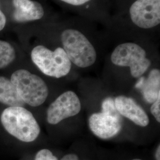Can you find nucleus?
<instances>
[{"mask_svg":"<svg viewBox=\"0 0 160 160\" xmlns=\"http://www.w3.org/2000/svg\"><path fill=\"white\" fill-rule=\"evenodd\" d=\"M0 120L6 131L24 142L34 141L40 134L39 123L24 107H8L2 111Z\"/></svg>","mask_w":160,"mask_h":160,"instance_id":"1","label":"nucleus"},{"mask_svg":"<svg viewBox=\"0 0 160 160\" xmlns=\"http://www.w3.org/2000/svg\"><path fill=\"white\" fill-rule=\"evenodd\" d=\"M63 50L71 63L80 68H87L95 63L97 53L84 34L76 29L63 30L61 35Z\"/></svg>","mask_w":160,"mask_h":160,"instance_id":"2","label":"nucleus"},{"mask_svg":"<svg viewBox=\"0 0 160 160\" xmlns=\"http://www.w3.org/2000/svg\"><path fill=\"white\" fill-rule=\"evenodd\" d=\"M10 80L25 104L38 107L46 101L49 89L38 75L26 69H18L12 73Z\"/></svg>","mask_w":160,"mask_h":160,"instance_id":"3","label":"nucleus"},{"mask_svg":"<svg viewBox=\"0 0 160 160\" xmlns=\"http://www.w3.org/2000/svg\"><path fill=\"white\" fill-rule=\"evenodd\" d=\"M33 62L44 74L59 78L68 74L72 63L62 48L51 51L46 47L38 45L31 52Z\"/></svg>","mask_w":160,"mask_h":160,"instance_id":"4","label":"nucleus"},{"mask_svg":"<svg viewBox=\"0 0 160 160\" xmlns=\"http://www.w3.org/2000/svg\"><path fill=\"white\" fill-rule=\"evenodd\" d=\"M110 58L115 65L129 67L132 76L134 78L142 77L151 65L145 49L133 42L118 45L112 52Z\"/></svg>","mask_w":160,"mask_h":160,"instance_id":"5","label":"nucleus"},{"mask_svg":"<svg viewBox=\"0 0 160 160\" xmlns=\"http://www.w3.org/2000/svg\"><path fill=\"white\" fill-rule=\"evenodd\" d=\"M129 15L138 28H155L160 23V0H137L129 8Z\"/></svg>","mask_w":160,"mask_h":160,"instance_id":"6","label":"nucleus"},{"mask_svg":"<svg viewBox=\"0 0 160 160\" xmlns=\"http://www.w3.org/2000/svg\"><path fill=\"white\" fill-rule=\"evenodd\" d=\"M81 109L78 96L72 91H67L51 104L47 110V121L49 124L57 125L62 120L78 114Z\"/></svg>","mask_w":160,"mask_h":160,"instance_id":"7","label":"nucleus"},{"mask_svg":"<svg viewBox=\"0 0 160 160\" xmlns=\"http://www.w3.org/2000/svg\"><path fill=\"white\" fill-rule=\"evenodd\" d=\"M122 117L118 111L102 112L92 114L89 118V127L97 137L107 139L116 135L122 129Z\"/></svg>","mask_w":160,"mask_h":160,"instance_id":"8","label":"nucleus"},{"mask_svg":"<svg viewBox=\"0 0 160 160\" xmlns=\"http://www.w3.org/2000/svg\"><path fill=\"white\" fill-rule=\"evenodd\" d=\"M114 104L119 113L141 127L148 125V116L137 102L131 98L119 96L114 100Z\"/></svg>","mask_w":160,"mask_h":160,"instance_id":"9","label":"nucleus"},{"mask_svg":"<svg viewBox=\"0 0 160 160\" xmlns=\"http://www.w3.org/2000/svg\"><path fill=\"white\" fill-rule=\"evenodd\" d=\"M14 12L12 18L17 23H26L40 20L44 16L41 4L32 0H12Z\"/></svg>","mask_w":160,"mask_h":160,"instance_id":"10","label":"nucleus"},{"mask_svg":"<svg viewBox=\"0 0 160 160\" xmlns=\"http://www.w3.org/2000/svg\"><path fill=\"white\" fill-rule=\"evenodd\" d=\"M135 87L140 88L145 100L149 103H153L160 98V71L153 69L149 73L148 77L139 78Z\"/></svg>","mask_w":160,"mask_h":160,"instance_id":"11","label":"nucleus"},{"mask_svg":"<svg viewBox=\"0 0 160 160\" xmlns=\"http://www.w3.org/2000/svg\"><path fill=\"white\" fill-rule=\"evenodd\" d=\"M0 103L8 107H24L25 105L11 80L2 76L0 77Z\"/></svg>","mask_w":160,"mask_h":160,"instance_id":"12","label":"nucleus"},{"mask_svg":"<svg viewBox=\"0 0 160 160\" xmlns=\"http://www.w3.org/2000/svg\"><path fill=\"white\" fill-rule=\"evenodd\" d=\"M14 48L7 42L0 40V69L4 68L15 60Z\"/></svg>","mask_w":160,"mask_h":160,"instance_id":"13","label":"nucleus"},{"mask_svg":"<svg viewBox=\"0 0 160 160\" xmlns=\"http://www.w3.org/2000/svg\"><path fill=\"white\" fill-rule=\"evenodd\" d=\"M34 160H58L57 157L48 149H42L39 151L35 156Z\"/></svg>","mask_w":160,"mask_h":160,"instance_id":"14","label":"nucleus"},{"mask_svg":"<svg viewBox=\"0 0 160 160\" xmlns=\"http://www.w3.org/2000/svg\"><path fill=\"white\" fill-rule=\"evenodd\" d=\"M151 112L154 116L156 120L160 122V98H158L156 101L152 103L151 107Z\"/></svg>","mask_w":160,"mask_h":160,"instance_id":"15","label":"nucleus"},{"mask_svg":"<svg viewBox=\"0 0 160 160\" xmlns=\"http://www.w3.org/2000/svg\"><path fill=\"white\" fill-rule=\"evenodd\" d=\"M61 1L70 5L78 6L83 5L91 0H61Z\"/></svg>","mask_w":160,"mask_h":160,"instance_id":"16","label":"nucleus"},{"mask_svg":"<svg viewBox=\"0 0 160 160\" xmlns=\"http://www.w3.org/2000/svg\"><path fill=\"white\" fill-rule=\"evenodd\" d=\"M6 17L3 12L0 8V31H1L6 26Z\"/></svg>","mask_w":160,"mask_h":160,"instance_id":"17","label":"nucleus"},{"mask_svg":"<svg viewBox=\"0 0 160 160\" xmlns=\"http://www.w3.org/2000/svg\"><path fill=\"white\" fill-rule=\"evenodd\" d=\"M61 160H79L78 156L74 154H69L65 155Z\"/></svg>","mask_w":160,"mask_h":160,"instance_id":"18","label":"nucleus"},{"mask_svg":"<svg viewBox=\"0 0 160 160\" xmlns=\"http://www.w3.org/2000/svg\"><path fill=\"white\" fill-rule=\"evenodd\" d=\"M155 158L156 160H160V145H158V148L157 149L156 151V153H155Z\"/></svg>","mask_w":160,"mask_h":160,"instance_id":"19","label":"nucleus"},{"mask_svg":"<svg viewBox=\"0 0 160 160\" xmlns=\"http://www.w3.org/2000/svg\"><path fill=\"white\" fill-rule=\"evenodd\" d=\"M141 160V159H138V158H136V159H133V160Z\"/></svg>","mask_w":160,"mask_h":160,"instance_id":"20","label":"nucleus"}]
</instances>
